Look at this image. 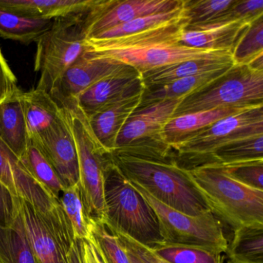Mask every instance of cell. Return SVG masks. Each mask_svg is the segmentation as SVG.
<instances>
[{"label":"cell","mask_w":263,"mask_h":263,"mask_svg":"<svg viewBox=\"0 0 263 263\" xmlns=\"http://www.w3.org/2000/svg\"><path fill=\"white\" fill-rule=\"evenodd\" d=\"M78 151L79 185L86 213L90 219L104 224V171L110 158L90 132L87 117L74 102L64 106Z\"/></svg>","instance_id":"5b68a950"},{"label":"cell","mask_w":263,"mask_h":263,"mask_svg":"<svg viewBox=\"0 0 263 263\" xmlns=\"http://www.w3.org/2000/svg\"><path fill=\"white\" fill-rule=\"evenodd\" d=\"M237 0H184V16L189 26L212 24Z\"/></svg>","instance_id":"836d02e7"},{"label":"cell","mask_w":263,"mask_h":263,"mask_svg":"<svg viewBox=\"0 0 263 263\" xmlns=\"http://www.w3.org/2000/svg\"><path fill=\"white\" fill-rule=\"evenodd\" d=\"M119 238L120 241L124 247L132 251L138 258H141L144 263H170L161 258L159 255L154 252L152 249L145 247L143 245L134 241L130 237L124 234L114 233Z\"/></svg>","instance_id":"f35d334b"},{"label":"cell","mask_w":263,"mask_h":263,"mask_svg":"<svg viewBox=\"0 0 263 263\" xmlns=\"http://www.w3.org/2000/svg\"><path fill=\"white\" fill-rule=\"evenodd\" d=\"M30 141L45 155L66 189L79 183L78 151L64 107L54 124Z\"/></svg>","instance_id":"7c38bea8"},{"label":"cell","mask_w":263,"mask_h":263,"mask_svg":"<svg viewBox=\"0 0 263 263\" xmlns=\"http://www.w3.org/2000/svg\"><path fill=\"white\" fill-rule=\"evenodd\" d=\"M233 65L232 53L227 51L210 58L189 60L154 69L141 74V79L144 87H151L162 85L181 78L230 68Z\"/></svg>","instance_id":"d6986e66"},{"label":"cell","mask_w":263,"mask_h":263,"mask_svg":"<svg viewBox=\"0 0 263 263\" xmlns=\"http://www.w3.org/2000/svg\"><path fill=\"white\" fill-rule=\"evenodd\" d=\"M250 23L246 21L219 23L201 26L186 25L179 42L186 47L231 53L239 42Z\"/></svg>","instance_id":"e0dca14e"},{"label":"cell","mask_w":263,"mask_h":263,"mask_svg":"<svg viewBox=\"0 0 263 263\" xmlns=\"http://www.w3.org/2000/svg\"><path fill=\"white\" fill-rule=\"evenodd\" d=\"M261 16H263V0H237L230 9L212 24L233 21L251 23Z\"/></svg>","instance_id":"8d00e7d4"},{"label":"cell","mask_w":263,"mask_h":263,"mask_svg":"<svg viewBox=\"0 0 263 263\" xmlns=\"http://www.w3.org/2000/svg\"><path fill=\"white\" fill-rule=\"evenodd\" d=\"M141 95L142 93L121 100L87 117L92 135L104 150H115L118 135L139 106Z\"/></svg>","instance_id":"ac0fdd59"},{"label":"cell","mask_w":263,"mask_h":263,"mask_svg":"<svg viewBox=\"0 0 263 263\" xmlns=\"http://www.w3.org/2000/svg\"><path fill=\"white\" fill-rule=\"evenodd\" d=\"M152 250L170 263H224V260L222 253L198 246L163 245Z\"/></svg>","instance_id":"1f68e13d"},{"label":"cell","mask_w":263,"mask_h":263,"mask_svg":"<svg viewBox=\"0 0 263 263\" xmlns=\"http://www.w3.org/2000/svg\"><path fill=\"white\" fill-rule=\"evenodd\" d=\"M18 161L36 181L48 189L59 201L60 195L66 187L45 155L33 141H29L25 152Z\"/></svg>","instance_id":"83f0119b"},{"label":"cell","mask_w":263,"mask_h":263,"mask_svg":"<svg viewBox=\"0 0 263 263\" xmlns=\"http://www.w3.org/2000/svg\"><path fill=\"white\" fill-rule=\"evenodd\" d=\"M20 90L17 79L0 49V103Z\"/></svg>","instance_id":"74e56055"},{"label":"cell","mask_w":263,"mask_h":263,"mask_svg":"<svg viewBox=\"0 0 263 263\" xmlns=\"http://www.w3.org/2000/svg\"><path fill=\"white\" fill-rule=\"evenodd\" d=\"M22 90L0 103V139L16 158L24 155L29 136L24 116Z\"/></svg>","instance_id":"7402d4cb"},{"label":"cell","mask_w":263,"mask_h":263,"mask_svg":"<svg viewBox=\"0 0 263 263\" xmlns=\"http://www.w3.org/2000/svg\"><path fill=\"white\" fill-rule=\"evenodd\" d=\"M181 101H161L146 107H138L120 132L115 149L135 141L161 136L163 127L172 118Z\"/></svg>","instance_id":"2e32d148"},{"label":"cell","mask_w":263,"mask_h":263,"mask_svg":"<svg viewBox=\"0 0 263 263\" xmlns=\"http://www.w3.org/2000/svg\"><path fill=\"white\" fill-rule=\"evenodd\" d=\"M229 69H222L198 76L181 78L162 85L144 87L138 107H146L161 101L182 100L215 81Z\"/></svg>","instance_id":"cb8c5ba5"},{"label":"cell","mask_w":263,"mask_h":263,"mask_svg":"<svg viewBox=\"0 0 263 263\" xmlns=\"http://www.w3.org/2000/svg\"><path fill=\"white\" fill-rule=\"evenodd\" d=\"M0 183L12 196L31 204L47 222H57L62 217L64 212L60 201L22 167L1 139Z\"/></svg>","instance_id":"30bf717a"},{"label":"cell","mask_w":263,"mask_h":263,"mask_svg":"<svg viewBox=\"0 0 263 263\" xmlns=\"http://www.w3.org/2000/svg\"><path fill=\"white\" fill-rule=\"evenodd\" d=\"M125 66L117 60L96 54L86 47L83 54L64 73L50 95L61 107L73 103L86 89Z\"/></svg>","instance_id":"4fadbf2b"},{"label":"cell","mask_w":263,"mask_h":263,"mask_svg":"<svg viewBox=\"0 0 263 263\" xmlns=\"http://www.w3.org/2000/svg\"><path fill=\"white\" fill-rule=\"evenodd\" d=\"M259 160H263V135L245 138L220 147L212 154L206 164L230 165Z\"/></svg>","instance_id":"f1b7e54d"},{"label":"cell","mask_w":263,"mask_h":263,"mask_svg":"<svg viewBox=\"0 0 263 263\" xmlns=\"http://www.w3.org/2000/svg\"><path fill=\"white\" fill-rule=\"evenodd\" d=\"M112 160L126 178L167 207L192 216L212 212L189 172L175 162L161 136L115 149Z\"/></svg>","instance_id":"6da1fadb"},{"label":"cell","mask_w":263,"mask_h":263,"mask_svg":"<svg viewBox=\"0 0 263 263\" xmlns=\"http://www.w3.org/2000/svg\"><path fill=\"white\" fill-rule=\"evenodd\" d=\"M97 0H0V9L21 16L53 20L85 13Z\"/></svg>","instance_id":"44dd1931"},{"label":"cell","mask_w":263,"mask_h":263,"mask_svg":"<svg viewBox=\"0 0 263 263\" xmlns=\"http://www.w3.org/2000/svg\"><path fill=\"white\" fill-rule=\"evenodd\" d=\"M53 21L21 16L0 9V36L24 44L36 42L52 27Z\"/></svg>","instance_id":"484cf974"},{"label":"cell","mask_w":263,"mask_h":263,"mask_svg":"<svg viewBox=\"0 0 263 263\" xmlns=\"http://www.w3.org/2000/svg\"><path fill=\"white\" fill-rule=\"evenodd\" d=\"M222 166L232 179L250 189L263 191V160Z\"/></svg>","instance_id":"d590c367"},{"label":"cell","mask_w":263,"mask_h":263,"mask_svg":"<svg viewBox=\"0 0 263 263\" xmlns=\"http://www.w3.org/2000/svg\"><path fill=\"white\" fill-rule=\"evenodd\" d=\"M144 85L138 70L126 65L80 93L73 102L86 117L110 104L143 93Z\"/></svg>","instance_id":"5bb4252c"},{"label":"cell","mask_w":263,"mask_h":263,"mask_svg":"<svg viewBox=\"0 0 263 263\" xmlns=\"http://www.w3.org/2000/svg\"><path fill=\"white\" fill-rule=\"evenodd\" d=\"M122 244V243H121ZM124 249L127 251V255H128L129 259H130V263H144L141 258H138L135 254H134L132 251L129 250L127 248L124 247Z\"/></svg>","instance_id":"ee69618b"},{"label":"cell","mask_w":263,"mask_h":263,"mask_svg":"<svg viewBox=\"0 0 263 263\" xmlns=\"http://www.w3.org/2000/svg\"><path fill=\"white\" fill-rule=\"evenodd\" d=\"M16 216L13 196L0 183V224L11 226Z\"/></svg>","instance_id":"ab89813d"},{"label":"cell","mask_w":263,"mask_h":263,"mask_svg":"<svg viewBox=\"0 0 263 263\" xmlns=\"http://www.w3.org/2000/svg\"><path fill=\"white\" fill-rule=\"evenodd\" d=\"M187 171L212 212L233 230L241 226L263 224V191L232 179L221 164H204Z\"/></svg>","instance_id":"3957f363"},{"label":"cell","mask_w":263,"mask_h":263,"mask_svg":"<svg viewBox=\"0 0 263 263\" xmlns=\"http://www.w3.org/2000/svg\"><path fill=\"white\" fill-rule=\"evenodd\" d=\"M248 108L250 107H218L172 118L163 127L161 138L172 148H175L218 120Z\"/></svg>","instance_id":"ffe728a7"},{"label":"cell","mask_w":263,"mask_h":263,"mask_svg":"<svg viewBox=\"0 0 263 263\" xmlns=\"http://www.w3.org/2000/svg\"><path fill=\"white\" fill-rule=\"evenodd\" d=\"M228 243V263H263V224L241 226L233 230Z\"/></svg>","instance_id":"d4e9b609"},{"label":"cell","mask_w":263,"mask_h":263,"mask_svg":"<svg viewBox=\"0 0 263 263\" xmlns=\"http://www.w3.org/2000/svg\"><path fill=\"white\" fill-rule=\"evenodd\" d=\"M184 5V4H183ZM183 5L171 11L157 13L150 16L138 18L115 28L104 32L95 37L93 40H111L124 37L130 35L138 34L152 29L161 27L167 23L181 19L184 16ZM90 40V39H88Z\"/></svg>","instance_id":"f546056e"},{"label":"cell","mask_w":263,"mask_h":263,"mask_svg":"<svg viewBox=\"0 0 263 263\" xmlns=\"http://www.w3.org/2000/svg\"><path fill=\"white\" fill-rule=\"evenodd\" d=\"M263 105V72L234 64L222 75L180 101L173 116L218 107Z\"/></svg>","instance_id":"8992f818"},{"label":"cell","mask_w":263,"mask_h":263,"mask_svg":"<svg viewBox=\"0 0 263 263\" xmlns=\"http://www.w3.org/2000/svg\"><path fill=\"white\" fill-rule=\"evenodd\" d=\"M184 0H97L85 18L86 40L138 18L171 11Z\"/></svg>","instance_id":"8fae6325"},{"label":"cell","mask_w":263,"mask_h":263,"mask_svg":"<svg viewBox=\"0 0 263 263\" xmlns=\"http://www.w3.org/2000/svg\"><path fill=\"white\" fill-rule=\"evenodd\" d=\"M90 236L105 263H130L119 238L105 224L90 219Z\"/></svg>","instance_id":"d6a6232c"},{"label":"cell","mask_w":263,"mask_h":263,"mask_svg":"<svg viewBox=\"0 0 263 263\" xmlns=\"http://www.w3.org/2000/svg\"><path fill=\"white\" fill-rule=\"evenodd\" d=\"M23 105L29 139L37 138L61 117L63 107L54 98L38 88L23 92Z\"/></svg>","instance_id":"603a6c76"},{"label":"cell","mask_w":263,"mask_h":263,"mask_svg":"<svg viewBox=\"0 0 263 263\" xmlns=\"http://www.w3.org/2000/svg\"><path fill=\"white\" fill-rule=\"evenodd\" d=\"M132 184L155 210L164 245L198 246L219 253L226 252L229 242L221 220L213 212L198 216L182 213L164 205L140 186Z\"/></svg>","instance_id":"ba28073f"},{"label":"cell","mask_w":263,"mask_h":263,"mask_svg":"<svg viewBox=\"0 0 263 263\" xmlns=\"http://www.w3.org/2000/svg\"><path fill=\"white\" fill-rule=\"evenodd\" d=\"M81 249V262L82 263H105L92 240H78Z\"/></svg>","instance_id":"60d3db41"},{"label":"cell","mask_w":263,"mask_h":263,"mask_svg":"<svg viewBox=\"0 0 263 263\" xmlns=\"http://www.w3.org/2000/svg\"><path fill=\"white\" fill-rule=\"evenodd\" d=\"M247 66L255 71L263 72V53L254 58Z\"/></svg>","instance_id":"7bdbcfd3"},{"label":"cell","mask_w":263,"mask_h":263,"mask_svg":"<svg viewBox=\"0 0 263 263\" xmlns=\"http://www.w3.org/2000/svg\"><path fill=\"white\" fill-rule=\"evenodd\" d=\"M13 204L38 263H68L67 254L43 217L25 200L13 197Z\"/></svg>","instance_id":"9a60e30c"},{"label":"cell","mask_w":263,"mask_h":263,"mask_svg":"<svg viewBox=\"0 0 263 263\" xmlns=\"http://www.w3.org/2000/svg\"><path fill=\"white\" fill-rule=\"evenodd\" d=\"M86 47L96 54L117 60L133 67L141 74L154 69L189 60L210 58L227 51H212L186 47L178 40L152 43L126 48H96L86 42ZM229 52V51H228Z\"/></svg>","instance_id":"9c48e42d"},{"label":"cell","mask_w":263,"mask_h":263,"mask_svg":"<svg viewBox=\"0 0 263 263\" xmlns=\"http://www.w3.org/2000/svg\"><path fill=\"white\" fill-rule=\"evenodd\" d=\"M263 53V16L250 23L232 53L235 65H248Z\"/></svg>","instance_id":"e575fe53"},{"label":"cell","mask_w":263,"mask_h":263,"mask_svg":"<svg viewBox=\"0 0 263 263\" xmlns=\"http://www.w3.org/2000/svg\"><path fill=\"white\" fill-rule=\"evenodd\" d=\"M104 224L151 249L164 245L155 210L110 158L104 171Z\"/></svg>","instance_id":"7a4b0ae2"},{"label":"cell","mask_w":263,"mask_h":263,"mask_svg":"<svg viewBox=\"0 0 263 263\" xmlns=\"http://www.w3.org/2000/svg\"><path fill=\"white\" fill-rule=\"evenodd\" d=\"M88 11L53 20L50 30L36 41L34 70L41 75L36 88L50 95L64 73L83 54Z\"/></svg>","instance_id":"277c9868"},{"label":"cell","mask_w":263,"mask_h":263,"mask_svg":"<svg viewBox=\"0 0 263 263\" xmlns=\"http://www.w3.org/2000/svg\"><path fill=\"white\" fill-rule=\"evenodd\" d=\"M263 135V105L250 107L218 120L173 149L175 162L190 170L209 163L220 147L250 137Z\"/></svg>","instance_id":"52a82bcc"},{"label":"cell","mask_w":263,"mask_h":263,"mask_svg":"<svg viewBox=\"0 0 263 263\" xmlns=\"http://www.w3.org/2000/svg\"><path fill=\"white\" fill-rule=\"evenodd\" d=\"M59 201L70 221L75 240L90 238V219L86 213L79 183L64 189Z\"/></svg>","instance_id":"4dcf8cb0"},{"label":"cell","mask_w":263,"mask_h":263,"mask_svg":"<svg viewBox=\"0 0 263 263\" xmlns=\"http://www.w3.org/2000/svg\"><path fill=\"white\" fill-rule=\"evenodd\" d=\"M67 260H68V263H82L81 262V249H80L78 240L74 241L67 253Z\"/></svg>","instance_id":"b9f144b4"},{"label":"cell","mask_w":263,"mask_h":263,"mask_svg":"<svg viewBox=\"0 0 263 263\" xmlns=\"http://www.w3.org/2000/svg\"><path fill=\"white\" fill-rule=\"evenodd\" d=\"M0 263H38L16 211L11 226L0 224Z\"/></svg>","instance_id":"4316f807"}]
</instances>
